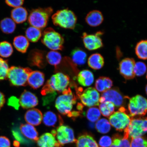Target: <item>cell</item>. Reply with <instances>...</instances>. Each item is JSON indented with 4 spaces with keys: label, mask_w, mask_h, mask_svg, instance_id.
I'll list each match as a JSON object with an SVG mask.
<instances>
[{
    "label": "cell",
    "mask_w": 147,
    "mask_h": 147,
    "mask_svg": "<svg viewBox=\"0 0 147 147\" xmlns=\"http://www.w3.org/2000/svg\"><path fill=\"white\" fill-rule=\"evenodd\" d=\"M70 82L69 77L67 75L59 72L51 76L46 82L41 91L43 96L56 92H62L69 86Z\"/></svg>",
    "instance_id": "cell-1"
},
{
    "label": "cell",
    "mask_w": 147,
    "mask_h": 147,
    "mask_svg": "<svg viewBox=\"0 0 147 147\" xmlns=\"http://www.w3.org/2000/svg\"><path fill=\"white\" fill-rule=\"evenodd\" d=\"M55 102V107L59 113L69 117L73 106L76 103V97L69 88L62 92Z\"/></svg>",
    "instance_id": "cell-2"
},
{
    "label": "cell",
    "mask_w": 147,
    "mask_h": 147,
    "mask_svg": "<svg viewBox=\"0 0 147 147\" xmlns=\"http://www.w3.org/2000/svg\"><path fill=\"white\" fill-rule=\"evenodd\" d=\"M54 24L62 28L73 29L77 23V18L72 11L66 9L57 11L52 16Z\"/></svg>",
    "instance_id": "cell-3"
},
{
    "label": "cell",
    "mask_w": 147,
    "mask_h": 147,
    "mask_svg": "<svg viewBox=\"0 0 147 147\" xmlns=\"http://www.w3.org/2000/svg\"><path fill=\"white\" fill-rule=\"evenodd\" d=\"M64 41L63 37L52 28H47L42 33V43L51 51L63 50Z\"/></svg>",
    "instance_id": "cell-4"
},
{
    "label": "cell",
    "mask_w": 147,
    "mask_h": 147,
    "mask_svg": "<svg viewBox=\"0 0 147 147\" xmlns=\"http://www.w3.org/2000/svg\"><path fill=\"white\" fill-rule=\"evenodd\" d=\"M53 11L51 7L33 9L29 16V23L32 26L40 29L44 28L47 25Z\"/></svg>",
    "instance_id": "cell-5"
},
{
    "label": "cell",
    "mask_w": 147,
    "mask_h": 147,
    "mask_svg": "<svg viewBox=\"0 0 147 147\" xmlns=\"http://www.w3.org/2000/svg\"><path fill=\"white\" fill-rule=\"evenodd\" d=\"M32 71L29 68L12 67L9 68L7 78L11 85L26 86L29 75Z\"/></svg>",
    "instance_id": "cell-6"
},
{
    "label": "cell",
    "mask_w": 147,
    "mask_h": 147,
    "mask_svg": "<svg viewBox=\"0 0 147 147\" xmlns=\"http://www.w3.org/2000/svg\"><path fill=\"white\" fill-rule=\"evenodd\" d=\"M147 132V117L131 119L129 125L124 130L130 139L141 137Z\"/></svg>",
    "instance_id": "cell-7"
},
{
    "label": "cell",
    "mask_w": 147,
    "mask_h": 147,
    "mask_svg": "<svg viewBox=\"0 0 147 147\" xmlns=\"http://www.w3.org/2000/svg\"><path fill=\"white\" fill-rule=\"evenodd\" d=\"M127 112L124 108L121 107L118 111L114 113L109 117L110 125L117 131L124 130L131 122L132 118Z\"/></svg>",
    "instance_id": "cell-8"
},
{
    "label": "cell",
    "mask_w": 147,
    "mask_h": 147,
    "mask_svg": "<svg viewBox=\"0 0 147 147\" xmlns=\"http://www.w3.org/2000/svg\"><path fill=\"white\" fill-rule=\"evenodd\" d=\"M130 117L143 116L147 113V100L140 95L130 99L128 105Z\"/></svg>",
    "instance_id": "cell-9"
},
{
    "label": "cell",
    "mask_w": 147,
    "mask_h": 147,
    "mask_svg": "<svg viewBox=\"0 0 147 147\" xmlns=\"http://www.w3.org/2000/svg\"><path fill=\"white\" fill-rule=\"evenodd\" d=\"M55 136L62 147L68 143L76 142L77 140L72 129L65 125H62L58 127Z\"/></svg>",
    "instance_id": "cell-10"
},
{
    "label": "cell",
    "mask_w": 147,
    "mask_h": 147,
    "mask_svg": "<svg viewBox=\"0 0 147 147\" xmlns=\"http://www.w3.org/2000/svg\"><path fill=\"white\" fill-rule=\"evenodd\" d=\"M78 96L82 104L84 106L92 107L99 105L100 94L94 88H88Z\"/></svg>",
    "instance_id": "cell-11"
},
{
    "label": "cell",
    "mask_w": 147,
    "mask_h": 147,
    "mask_svg": "<svg viewBox=\"0 0 147 147\" xmlns=\"http://www.w3.org/2000/svg\"><path fill=\"white\" fill-rule=\"evenodd\" d=\"M102 34V32H99L95 34L84 32L82 38L86 48L89 51H94L102 47L103 45L100 37Z\"/></svg>",
    "instance_id": "cell-12"
},
{
    "label": "cell",
    "mask_w": 147,
    "mask_h": 147,
    "mask_svg": "<svg viewBox=\"0 0 147 147\" xmlns=\"http://www.w3.org/2000/svg\"><path fill=\"white\" fill-rule=\"evenodd\" d=\"M124 98L118 90L110 89L103 92L100 98V102H111L117 107L122 106L124 102Z\"/></svg>",
    "instance_id": "cell-13"
},
{
    "label": "cell",
    "mask_w": 147,
    "mask_h": 147,
    "mask_svg": "<svg viewBox=\"0 0 147 147\" xmlns=\"http://www.w3.org/2000/svg\"><path fill=\"white\" fill-rule=\"evenodd\" d=\"M136 62L133 58H124L119 64V72L126 80H131L135 76L134 72V68Z\"/></svg>",
    "instance_id": "cell-14"
},
{
    "label": "cell",
    "mask_w": 147,
    "mask_h": 147,
    "mask_svg": "<svg viewBox=\"0 0 147 147\" xmlns=\"http://www.w3.org/2000/svg\"><path fill=\"white\" fill-rule=\"evenodd\" d=\"M46 55L43 51L34 49L30 51L28 56V61L30 65L36 66L40 69L45 67L47 62Z\"/></svg>",
    "instance_id": "cell-15"
},
{
    "label": "cell",
    "mask_w": 147,
    "mask_h": 147,
    "mask_svg": "<svg viewBox=\"0 0 147 147\" xmlns=\"http://www.w3.org/2000/svg\"><path fill=\"white\" fill-rule=\"evenodd\" d=\"M20 105L24 109L32 108L38 105V101L36 95L30 92L25 90L20 96Z\"/></svg>",
    "instance_id": "cell-16"
},
{
    "label": "cell",
    "mask_w": 147,
    "mask_h": 147,
    "mask_svg": "<svg viewBox=\"0 0 147 147\" xmlns=\"http://www.w3.org/2000/svg\"><path fill=\"white\" fill-rule=\"evenodd\" d=\"M45 81V75L43 72L38 71H32L29 75L27 83L32 89L35 90L43 85Z\"/></svg>",
    "instance_id": "cell-17"
},
{
    "label": "cell",
    "mask_w": 147,
    "mask_h": 147,
    "mask_svg": "<svg viewBox=\"0 0 147 147\" xmlns=\"http://www.w3.org/2000/svg\"><path fill=\"white\" fill-rule=\"evenodd\" d=\"M43 114L41 111L37 109H29L25 114V119L28 124L34 126L41 124L43 119Z\"/></svg>",
    "instance_id": "cell-18"
},
{
    "label": "cell",
    "mask_w": 147,
    "mask_h": 147,
    "mask_svg": "<svg viewBox=\"0 0 147 147\" xmlns=\"http://www.w3.org/2000/svg\"><path fill=\"white\" fill-rule=\"evenodd\" d=\"M39 147H62L52 134L46 133L43 134L37 141Z\"/></svg>",
    "instance_id": "cell-19"
},
{
    "label": "cell",
    "mask_w": 147,
    "mask_h": 147,
    "mask_svg": "<svg viewBox=\"0 0 147 147\" xmlns=\"http://www.w3.org/2000/svg\"><path fill=\"white\" fill-rule=\"evenodd\" d=\"M86 22L92 27L99 26L104 21L103 16L100 11H92L88 13L85 18Z\"/></svg>",
    "instance_id": "cell-20"
},
{
    "label": "cell",
    "mask_w": 147,
    "mask_h": 147,
    "mask_svg": "<svg viewBox=\"0 0 147 147\" xmlns=\"http://www.w3.org/2000/svg\"><path fill=\"white\" fill-rule=\"evenodd\" d=\"M43 122L46 126L55 127L63 124V120L59 115H57L53 112L48 111L44 114Z\"/></svg>",
    "instance_id": "cell-21"
},
{
    "label": "cell",
    "mask_w": 147,
    "mask_h": 147,
    "mask_svg": "<svg viewBox=\"0 0 147 147\" xmlns=\"http://www.w3.org/2000/svg\"><path fill=\"white\" fill-rule=\"evenodd\" d=\"M20 131L24 137L35 141L38 139V133L36 128L32 125L28 124H22L20 126Z\"/></svg>",
    "instance_id": "cell-22"
},
{
    "label": "cell",
    "mask_w": 147,
    "mask_h": 147,
    "mask_svg": "<svg viewBox=\"0 0 147 147\" xmlns=\"http://www.w3.org/2000/svg\"><path fill=\"white\" fill-rule=\"evenodd\" d=\"M77 80L79 83L84 87L91 86L94 81L93 73L88 69H84L78 73Z\"/></svg>",
    "instance_id": "cell-23"
},
{
    "label": "cell",
    "mask_w": 147,
    "mask_h": 147,
    "mask_svg": "<svg viewBox=\"0 0 147 147\" xmlns=\"http://www.w3.org/2000/svg\"><path fill=\"white\" fill-rule=\"evenodd\" d=\"M71 57L73 63L76 65H83L87 61V53L79 48H76L71 51Z\"/></svg>",
    "instance_id": "cell-24"
},
{
    "label": "cell",
    "mask_w": 147,
    "mask_h": 147,
    "mask_svg": "<svg viewBox=\"0 0 147 147\" xmlns=\"http://www.w3.org/2000/svg\"><path fill=\"white\" fill-rule=\"evenodd\" d=\"M11 16L16 23H22L26 21L28 17V13L26 9L21 7L14 8L11 13Z\"/></svg>",
    "instance_id": "cell-25"
},
{
    "label": "cell",
    "mask_w": 147,
    "mask_h": 147,
    "mask_svg": "<svg viewBox=\"0 0 147 147\" xmlns=\"http://www.w3.org/2000/svg\"><path fill=\"white\" fill-rule=\"evenodd\" d=\"M76 143L77 147H99L93 138L86 134L80 136Z\"/></svg>",
    "instance_id": "cell-26"
},
{
    "label": "cell",
    "mask_w": 147,
    "mask_h": 147,
    "mask_svg": "<svg viewBox=\"0 0 147 147\" xmlns=\"http://www.w3.org/2000/svg\"><path fill=\"white\" fill-rule=\"evenodd\" d=\"M104 63L103 57L99 53H95L91 55L88 60V65L91 69L95 70L102 68Z\"/></svg>",
    "instance_id": "cell-27"
},
{
    "label": "cell",
    "mask_w": 147,
    "mask_h": 147,
    "mask_svg": "<svg viewBox=\"0 0 147 147\" xmlns=\"http://www.w3.org/2000/svg\"><path fill=\"white\" fill-rule=\"evenodd\" d=\"M113 86V82L109 78L100 77L97 79L95 84L96 90L100 92H104L110 89Z\"/></svg>",
    "instance_id": "cell-28"
},
{
    "label": "cell",
    "mask_w": 147,
    "mask_h": 147,
    "mask_svg": "<svg viewBox=\"0 0 147 147\" xmlns=\"http://www.w3.org/2000/svg\"><path fill=\"white\" fill-rule=\"evenodd\" d=\"M130 139L127 134L124 133V136L115 134L113 138V142L110 147H130Z\"/></svg>",
    "instance_id": "cell-29"
},
{
    "label": "cell",
    "mask_w": 147,
    "mask_h": 147,
    "mask_svg": "<svg viewBox=\"0 0 147 147\" xmlns=\"http://www.w3.org/2000/svg\"><path fill=\"white\" fill-rule=\"evenodd\" d=\"M13 45L16 50L19 52L25 53L28 48L29 43L26 36L20 35L14 38Z\"/></svg>",
    "instance_id": "cell-30"
},
{
    "label": "cell",
    "mask_w": 147,
    "mask_h": 147,
    "mask_svg": "<svg viewBox=\"0 0 147 147\" xmlns=\"http://www.w3.org/2000/svg\"><path fill=\"white\" fill-rule=\"evenodd\" d=\"M42 34L41 29L33 26L29 27L25 32L26 37L29 41L34 43L40 39Z\"/></svg>",
    "instance_id": "cell-31"
},
{
    "label": "cell",
    "mask_w": 147,
    "mask_h": 147,
    "mask_svg": "<svg viewBox=\"0 0 147 147\" xmlns=\"http://www.w3.org/2000/svg\"><path fill=\"white\" fill-rule=\"evenodd\" d=\"M0 27L2 31L5 34H12L15 30L16 23L11 18H5L1 21Z\"/></svg>",
    "instance_id": "cell-32"
},
{
    "label": "cell",
    "mask_w": 147,
    "mask_h": 147,
    "mask_svg": "<svg viewBox=\"0 0 147 147\" xmlns=\"http://www.w3.org/2000/svg\"><path fill=\"white\" fill-rule=\"evenodd\" d=\"M135 51L136 55L140 59L147 60V40H142L138 42Z\"/></svg>",
    "instance_id": "cell-33"
},
{
    "label": "cell",
    "mask_w": 147,
    "mask_h": 147,
    "mask_svg": "<svg viewBox=\"0 0 147 147\" xmlns=\"http://www.w3.org/2000/svg\"><path fill=\"white\" fill-rule=\"evenodd\" d=\"M46 57L48 63L55 67L61 63L62 59L61 54L57 51H49L46 55Z\"/></svg>",
    "instance_id": "cell-34"
},
{
    "label": "cell",
    "mask_w": 147,
    "mask_h": 147,
    "mask_svg": "<svg viewBox=\"0 0 147 147\" xmlns=\"http://www.w3.org/2000/svg\"><path fill=\"white\" fill-rule=\"evenodd\" d=\"M99 108L101 114L104 116L108 117L114 113L115 106L113 103L106 102L100 103Z\"/></svg>",
    "instance_id": "cell-35"
},
{
    "label": "cell",
    "mask_w": 147,
    "mask_h": 147,
    "mask_svg": "<svg viewBox=\"0 0 147 147\" xmlns=\"http://www.w3.org/2000/svg\"><path fill=\"white\" fill-rule=\"evenodd\" d=\"M95 128L99 133L106 134L111 129V125L107 119H101L97 121L95 124Z\"/></svg>",
    "instance_id": "cell-36"
},
{
    "label": "cell",
    "mask_w": 147,
    "mask_h": 147,
    "mask_svg": "<svg viewBox=\"0 0 147 147\" xmlns=\"http://www.w3.org/2000/svg\"><path fill=\"white\" fill-rule=\"evenodd\" d=\"M13 48L9 42L3 41L0 43V56L3 58L9 57L13 53Z\"/></svg>",
    "instance_id": "cell-37"
},
{
    "label": "cell",
    "mask_w": 147,
    "mask_h": 147,
    "mask_svg": "<svg viewBox=\"0 0 147 147\" xmlns=\"http://www.w3.org/2000/svg\"><path fill=\"white\" fill-rule=\"evenodd\" d=\"M101 116V113L98 108L92 107L89 108L86 113V117L92 122H96Z\"/></svg>",
    "instance_id": "cell-38"
},
{
    "label": "cell",
    "mask_w": 147,
    "mask_h": 147,
    "mask_svg": "<svg viewBox=\"0 0 147 147\" xmlns=\"http://www.w3.org/2000/svg\"><path fill=\"white\" fill-rule=\"evenodd\" d=\"M9 69L8 62L0 58V80L7 79Z\"/></svg>",
    "instance_id": "cell-39"
},
{
    "label": "cell",
    "mask_w": 147,
    "mask_h": 147,
    "mask_svg": "<svg viewBox=\"0 0 147 147\" xmlns=\"http://www.w3.org/2000/svg\"><path fill=\"white\" fill-rule=\"evenodd\" d=\"M146 65L144 62L140 61L135 63L134 68V72L136 76H142L146 73Z\"/></svg>",
    "instance_id": "cell-40"
},
{
    "label": "cell",
    "mask_w": 147,
    "mask_h": 147,
    "mask_svg": "<svg viewBox=\"0 0 147 147\" xmlns=\"http://www.w3.org/2000/svg\"><path fill=\"white\" fill-rule=\"evenodd\" d=\"M130 147H147V138L141 137L131 139Z\"/></svg>",
    "instance_id": "cell-41"
},
{
    "label": "cell",
    "mask_w": 147,
    "mask_h": 147,
    "mask_svg": "<svg viewBox=\"0 0 147 147\" xmlns=\"http://www.w3.org/2000/svg\"><path fill=\"white\" fill-rule=\"evenodd\" d=\"M112 143V140L108 136H104L100 138L99 144L100 147H110Z\"/></svg>",
    "instance_id": "cell-42"
},
{
    "label": "cell",
    "mask_w": 147,
    "mask_h": 147,
    "mask_svg": "<svg viewBox=\"0 0 147 147\" xmlns=\"http://www.w3.org/2000/svg\"><path fill=\"white\" fill-rule=\"evenodd\" d=\"M12 133L13 137L18 142H21L22 143H27L28 142L27 140L25 139L22 136V135L21 133V132L18 131L17 129H13L12 130Z\"/></svg>",
    "instance_id": "cell-43"
},
{
    "label": "cell",
    "mask_w": 147,
    "mask_h": 147,
    "mask_svg": "<svg viewBox=\"0 0 147 147\" xmlns=\"http://www.w3.org/2000/svg\"><path fill=\"white\" fill-rule=\"evenodd\" d=\"M8 105L12 107L15 109L18 110L20 106L19 99L15 96H11L8 99Z\"/></svg>",
    "instance_id": "cell-44"
},
{
    "label": "cell",
    "mask_w": 147,
    "mask_h": 147,
    "mask_svg": "<svg viewBox=\"0 0 147 147\" xmlns=\"http://www.w3.org/2000/svg\"><path fill=\"white\" fill-rule=\"evenodd\" d=\"M24 1L23 0H10L5 1L7 4L10 7L14 8L21 7L24 3Z\"/></svg>",
    "instance_id": "cell-45"
},
{
    "label": "cell",
    "mask_w": 147,
    "mask_h": 147,
    "mask_svg": "<svg viewBox=\"0 0 147 147\" xmlns=\"http://www.w3.org/2000/svg\"><path fill=\"white\" fill-rule=\"evenodd\" d=\"M11 143L8 138L0 136V147H10Z\"/></svg>",
    "instance_id": "cell-46"
},
{
    "label": "cell",
    "mask_w": 147,
    "mask_h": 147,
    "mask_svg": "<svg viewBox=\"0 0 147 147\" xmlns=\"http://www.w3.org/2000/svg\"><path fill=\"white\" fill-rule=\"evenodd\" d=\"M5 103V95L3 93L0 92V110L4 105Z\"/></svg>",
    "instance_id": "cell-47"
},
{
    "label": "cell",
    "mask_w": 147,
    "mask_h": 147,
    "mask_svg": "<svg viewBox=\"0 0 147 147\" xmlns=\"http://www.w3.org/2000/svg\"><path fill=\"white\" fill-rule=\"evenodd\" d=\"M77 109L79 110V111H82L83 109V106L82 104L78 103L77 107Z\"/></svg>",
    "instance_id": "cell-48"
},
{
    "label": "cell",
    "mask_w": 147,
    "mask_h": 147,
    "mask_svg": "<svg viewBox=\"0 0 147 147\" xmlns=\"http://www.w3.org/2000/svg\"><path fill=\"white\" fill-rule=\"evenodd\" d=\"M13 146L16 147H19L20 143L17 140L14 141L13 143Z\"/></svg>",
    "instance_id": "cell-49"
},
{
    "label": "cell",
    "mask_w": 147,
    "mask_h": 147,
    "mask_svg": "<svg viewBox=\"0 0 147 147\" xmlns=\"http://www.w3.org/2000/svg\"><path fill=\"white\" fill-rule=\"evenodd\" d=\"M146 94L147 95V85H146Z\"/></svg>",
    "instance_id": "cell-50"
},
{
    "label": "cell",
    "mask_w": 147,
    "mask_h": 147,
    "mask_svg": "<svg viewBox=\"0 0 147 147\" xmlns=\"http://www.w3.org/2000/svg\"><path fill=\"white\" fill-rule=\"evenodd\" d=\"M146 78H147V75H146Z\"/></svg>",
    "instance_id": "cell-51"
}]
</instances>
